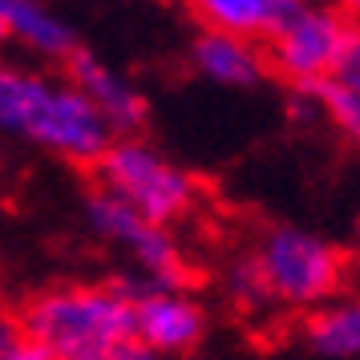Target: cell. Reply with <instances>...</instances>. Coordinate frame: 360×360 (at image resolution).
<instances>
[{"instance_id": "cell-2", "label": "cell", "mask_w": 360, "mask_h": 360, "mask_svg": "<svg viewBox=\"0 0 360 360\" xmlns=\"http://www.w3.org/2000/svg\"><path fill=\"white\" fill-rule=\"evenodd\" d=\"M17 324L53 360H110L134 336V300L101 283L45 288L25 300Z\"/></svg>"}, {"instance_id": "cell-19", "label": "cell", "mask_w": 360, "mask_h": 360, "mask_svg": "<svg viewBox=\"0 0 360 360\" xmlns=\"http://www.w3.org/2000/svg\"><path fill=\"white\" fill-rule=\"evenodd\" d=\"M283 4H300V0H283Z\"/></svg>"}, {"instance_id": "cell-10", "label": "cell", "mask_w": 360, "mask_h": 360, "mask_svg": "<svg viewBox=\"0 0 360 360\" xmlns=\"http://www.w3.org/2000/svg\"><path fill=\"white\" fill-rule=\"evenodd\" d=\"M0 25H4V37L17 41L25 53H33L37 61L61 65L82 45L73 20L61 17L49 0H0Z\"/></svg>"}, {"instance_id": "cell-11", "label": "cell", "mask_w": 360, "mask_h": 360, "mask_svg": "<svg viewBox=\"0 0 360 360\" xmlns=\"http://www.w3.org/2000/svg\"><path fill=\"white\" fill-rule=\"evenodd\" d=\"M304 348L316 360H356L360 356V304L356 300H324L304 320Z\"/></svg>"}, {"instance_id": "cell-15", "label": "cell", "mask_w": 360, "mask_h": 360, "mask_svg": "<svg viewBox=\"0 0 360 360\" xmlns=\"http://www.w3.org/2000/svg\"><path fill=\"white\" fill-rule=\"evenodd\" d=\"M288 114H292V122H304V126H311V122L320 117V105H316V98H311L308 89H295L292 101H288Z\"/></svg>"}, {"instance_id": "cell-17", "label": "cell", "mask_w": 360, "mask_h": 360, "mask_svg": "<svg viewBox=\"0 0 360 360\" xmlns=\"http://www.w3.org/2000/svg\"><path fill=\"white\" fill-rule=\"evenodd\" d=\"M4 45H8V37H4V25H0V53H4Z\"/></svg>"}, {"instance_id": "cell-3", "label": "cell", "mask_w": 360, "mask_h": 360, "mask_svg": "<svg viewBox=\"0 0 360 360\" xmlns=\"http://www.w3.org/2000/svg\"><path fill=\"white\" fill-rule=\"evenodd\" d=\"M255 263L267 283V300H279L288 308H316L340 295L348 279V255L328 235L300 223H279L267 231Z\"/></svg>"}, {"instance_id": "cell-9", "label": "cell", "mask_w": 360, "mask_h": 360, "mask_svg": "<svg viewBox=\"0 0 360 360\" xmlns=\"http://www.w3.org/2000/svg\"><path fill=\"white\" fill-rule=\"evenodd\" d=\"M191 65L198 77H207L219 89H255L267 77V57L259 41L223 29H207L191 41Z\"/></svg>"}, {"instance_id": "cell-18", "label": "cell", "mask_w": 360, "mask_h": 360, "mask_svg": "<svg viewBox=\"0 0 360 360\" xmlns=\"http://www.w3.org/2000/svg\"><path fill=\"white\" fill-rule=\"evenodd\" d=\"M360 0H340V8H356Z\"/></svg>"}, {"instance_id": "cell-16", "label": "cell", "mask_w": 360, "mask_h": 360, "mask_svg": "<svg viewBox=\"0 0 360 360\" xmlns=\"http://www.w3.org/2000/svg\"><path fill=\"white\" fill-rule=\"evenodd\" d=\"M20 336H25V332H20L17 320H4V316H0V360H13Z\"/></svg>"}, {"instance_id": "cell-7", "label": "cell", "mask_w": 360, "mask_h": 360, "mask_svg": "<svg viewBox=\"0 0 360 360\" xmlns=\"http://www.w3.org/2000/svg\"><path fill=\"white\" fill-rule=\"evenodd\" d=\"M207 308L179 288H146L134 295V336L154 356H186L207 340Z\"/></svg>"}, {"instance_id": "cell-12", "label": "cell", "mask_w": 360, "mask_h": 360, "mask_svg": "<svg viewBox=\"0 0 360 360\" xmlns=\"http://www.w3.org/2000/svg\"><path fill=\"white\" fill-rule=\"evenodd\" d=\"M191 8L207 29H223V33L263 41L276 29V20L283 17L288 4L283 0H191Z\"/></svg>"}, {"instance_id": "cell-5", "label": "cell", "mask_w": 360, "mask_h": 360, "mask_svg": "<svg viewBox=\"0 0 360 360\" xmlns=\"http://www.w3.org/2000/svg\"><path fill=\"white\" fill-rule=\"evenodd\" d=\"M82 214L85 227L98 239L122 247L130 255L134 271L146 279L150 288H182L186 283V263H182V251L174 243L170 227L150 223L138 207H130L110 186H94L82 202Z\"/></svg>"}, {"instance_id": "cell-13", "label": "cell", "mask_w": 360, "mask_h": 360, "mask_svg": "<svg viewBox=\"0 0 360 360\" xmlns=\"http://www.w3.org/2000/svg\"><path fill=\"white\" fill-rule=\"evenodd\" d=\"M295 89H308L311 98H316V105L332 117V126H336L340 134H348V138L360 134V89L336 82L332 73L316 77V82H300Z\"/></svg>"}, {"instance_id": "cell-1", "label": "cell", "mask_w": 360, "mask_h": 360, "mask_svg": "<svg viewBox=\"0 0 360 360\" xmlns=\"http://www.w3.org/2000/svg\"><path fill=\"white\" fill-rule=\"evenodd\" d=\"M0 134L73 166H94L114 142L98 105L69 77L0 61Z\"/></svg>"}, {"instance_id": "cell-6", "label": "cell", "mask_w": 360, "mask_h": 360, "mask_svg": "<svg viewBox=\"0 0 360 360\" xmlns=\"http://www.w3.org/2000/svg\"><path fill=\"white\" fill-rule=\"evenodd\" d=\"M352 37L356 29L344 17V8L320 4V0H300V4H288L276 29L263 37L267 41L263 57H267V69L279 73L283 82H316L332 69V61L340 57V49Z\"/></svg>"}, {"instance_id": "cell-8", "label": "cell", "mask_w": 360, "mask_h": 360, "mask_svg": "<svg viewBox=\"0 0 360 360\" xmlns=\"http://www.w3.org/2000/svg\"><path fill=\"white\" fill-rule=\"evenodd\" d=\"M61 65H65L69 82L98 105V114L105 117V126L114 130V138H126V134H142L146 130V122H150L146 94H142L130 77H122L114 65H105L98 53H89V49L77 45Z\"/></svg>"}, {"instance_id": "cell-14", "label": "cell", "mask_w": 360, "mask_h": 360, "mask_svg": "<svg viewBox=\"0 0 360 360\" xmlns=\"http://www.w3.org/2000/svg\"><path fill=\"white\" fill-rule=\"evenodd\" d=\"M223 283H227V292L243 304V308H259V304H267V283H263L259 276V263H255V255L251 259H235L227 267V276H223Z\"/></svg>"}, {"instance_id": "cell-4", "label": "cell", "mask_w": 360, "mask_h": 360, "mask_svg": "<svg viewBox=\"0 0 360 360\" xmlns=\"http://www.w3.org/2000/svg\"><path fill=\"white\" fill-rule=\"evenodd\" d=\"M94 174H98V186H110L150 223H162V227L186 219L198 202L195 174H186L179 162H170L154 142L138 134L114 138L94 162Z\"/></svg>"}]
</instances>
